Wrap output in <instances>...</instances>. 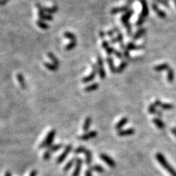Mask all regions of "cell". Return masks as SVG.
<instances>
[{"instance_id":"obj_28","label":"cell","mask_w":176,"mask_h":176,"mask_svg":"<svg viewBox=\"0 0 176 176\" xmlns=\"http://www.w3.org/2000/svg\"><path fill=\"white\" fill-rule=\"evenodd\" d=\"M126 66H127V63H125V62H123V63H122L121 65H120L118 68H117V72H118V73L122 72V71L124 70Z\"/></svg>"},{"instance_id":"obj_23","label":"cell","mask_w":176,"mask_h":176,"mask_svg":"<svg viewBox=\"0 0 176 176\" xmlns=\"http://www.w3.org/2000/svg\"><path fill=\"white\" fill-rule=\"evenodd\" d=\"M98 88V84H93V85H92L90 86H88L85 89V90L86 92H92V91H94L95 90H97Z\"/></svg>"},{"instance_id":"obj_5","label":"cell","mask_w":176,"mask_h":176,"mask_svg":"<svg viewBox=\"0 0 176 176\" xmlns=\"http://www.w3.org/2000/svg\"><path fill=\"white\" fill-rule=\"evenodd\" d=\"M100 158L104 162L106 163L109 166H110V167H112V168L115 167V166H116L115 162L111 158V157L109 156L108 155L105 154V153H101Z\"/></svg>"},{"instance_id":"obj_10","label":"cell","mask_w":176,"mask_h":176,"mask_svg":"<svg viewBox=\"0 0 176 176\" xmlns=\"http://www.w3.org/2000/svg\"><path fill=\"white\" fill-rule=\"evenodd\" d=\"M169 68H170L169 64H168V63H162V64H160V65H158L153 68L154 71H156V72H162V71L168 70Z\"/></svg>"},{"instance_id":"obj_26","label":"cell","mask_w":176,"mask_h":176,"mask_svg":"<svg viewBox=\"0 0 176 176\" xmlns=\"http://www.w3.org/2000/svg\"><path fill=\"white\" fill-rule=\"evenodd\" d=\"M128 6H125L122 7H119V8H115L112 10V13H121L124 12L128 10Z\"/></svg>"},{"instance_id":"obj_27","label":"cell","mask_w":176,"mask_h":176,"mask_svg":"<svg viewBox=\"0 0 176 176\" xmlns=\"http://www.w3.org/2000/svg\"><path fill=\"white\" fill-rule=\"evenodd\" d=\"M17 78H18V81H19V83H20L21 87L23 88V89H25V88H26V85H25V83H24V78L22 77L21 75H18Z\"/></svg>"},{"instance_id":"obj_7","label":"cell","mask_w":176,"mask_h":176,"mask_svg":"<svg viewBox=\"0 0 176 176\" xmlns=\"http://www.w3.org/2000/svg\"><path fill=\"white\" fill-rule=\"evenodd\" d=\"M82 163H83V161H82V159L76 158V166H75L74 171L72 174V176H78V175H79V173H80V170H81L82 166Z\"/></svg>"},{"instance_id":"obj_21","label":"cell","mask_w":176,"mask_h":176,"mask_svg":"<svg viewBox=\"0 0 176 176\" xmlns=\"http://www.w3.org/2000/svg\"><path fill=\"white\" fill-rule=\"evenodd\" d=\"M142 48H144V46H136V45L132 44V43H130V44H128V46H127V49H128V51H130V50L142 49Z\"/></svg>"},{"instance_id":"obj_18","label":"cell","mask_w":176,"mask_h":176,"mask_svg":"<svg viewBox=\"0 0 176 176\" xmlns=\"http://www.w3.org/2000/svg\"><path fill=\"white\" fill-rule=\"evenodd\" d=\"M62 147H63V145L62 144H57V145H52L50 146V147H48L47 151L48 152L50 153H53V152H55V151H59V149L62 148Z\"/></svg>"},{"instance_id":"obj_20","label":"cell","mask_w":176,"mask_h":176,"mask_svg":"<svg viewBox=\"0 0 176 176\" xmlns=\"http://www.w3.org/2000/svg\"><path fill=\"white\" fill-rule=\"evenodd\" d=\"M76 158H73L71 159L69 162L67 163V164H65V166H64V168H63V170H64V172H68L69 170L71 169V167H72L73 165H74V162H76Z\"/></svg>"},{"instance_id":"obj_34","label":"cell","mask_w":176,"mask_h":176,"mask_svg":"<svg viewBox=\"0 0 176 176\" xmlns=\"http://www.w3.org/2000/svg\"><path fill=\"white\" fill-rule=\"evenodd\" d=\"M171 132L174 134V135L176 136V128H173L171 129Z\"/></svg>"},{"instance_id":"obj_24","label":"cell","mask_w":176,"mask_h":176,"mask_svg":"<svg viewBox=\"0 0 176 176\" xmlns=\"http://www.w3.org/2000/svg\"><path fill=\"white\" fill-rule=\"evenodd\" d=\"M148 111H149L150 114H153V115H154V114H157L158 111H156V106L155 105L154 103H153V104H151V105L149 106Z\"/></svg>"},{"instance_id":"obj_16","label":"cell","mask_w":176,"mask_h":176,"mask_svg":"<svg viewBox=\"0 0 176 176\" xmlns=\"http://www.w3.org/2000/svg\"><path fill=\"white\" fill-rule=\"evenodd\" d=\"M145 33H146V29H145V28H141V29H140L139 30L135 33L134 36L133 37V40H138V39L140 38V37L143 36V35L145 34Z\"/></svg>"},{"instance_id":"obj_3","label":"cell","mask_w":176,"mask_h":176,"mask_svg":"<svg viewBox=\"0 0 176 176\" xmlns=\"http://www.w3.org/2000/svg\"><path fill=\"white\" fill-rule=\"evenodd\" d=\"M55 134H56V131L54 130V129H52V130L50 131V132L48 133L47 135H46L45 140L43 141L42 143L39 145V148H40V149L47 148V147L52 145V143H53V142H54V136H55Z\"/></svg>"},{"instance_id":"obj_30","label":"cell","mask_w":176,"mask_h":176,"mask_svg":"<svg viewBox=\"0 0 176 176\" xmlns=\"http://www.w3.org/2000/svg\"><path fill=\"white\" fill-rule=\"evenodd\" d=\"M50 157H51V153L46 151L44 154V159L45 161H48L50 159Z\"/></svg>"},{"instance_id":"obj_11","label":"cell","mask_w":176,"mask_h":176,"mask_svg":"<svg viewBox=\"0 0 176 176\" xmlns=\"http://www.w3.org/2000/svg\"><path fill=\"white\" fill-rule=\"evenodd\" d=\"M84 154L85 155V163L87 166H90V164L93 161V156H92V153L89 150H85L84 152Z\"/></svg>"},{"instance_id":"obj_15","label":"cell","mask_w":176,"mask_h":176,"mask_svg":"<svg viewBox=\"0 0 176 176\" xmlns=\"http://www.w3.org/2000/svg\"><path fill=\"white\" fill-rule=\"evenodd\" d=\"M91 123H92V118L91 117H86L85 123H84L83 125V130L84 132H87L88 130L90 129V127L91 125Z\"/></svg>"},{"instance_id":"obj_31","label":"cell","mask_w":176,"mask_h":176,"mask_svg":"<svg viewBox=\"0 0 176 176\" xmlns=\"http://www.w3.org/2000/svg\"><path fill=\"white\" fill-rule=\"evenodd\" d=\"M92 170H90V169H88L87 171L85 172V176H93L92 175Z\"/></svg>"},{"instance_id":"obj_14","label":"cell","mask_w":176,"mask_h":176,"mask_svg":"<svg viewBox=\"0 0 176 176\" xmlns=\"http://www.w3.org/2000/svg\"><path fill=\"white\" fill-rule=\"evenodd\" d=\"M153 123H154V124L156 125L159 128L164 129V128H165V124H164V122H163L162 120H161L160 118H158V117H155V118H153Z\"/></svg>"},{"instance_id":"obj_36","label":"cell","mask_w":176,"mask_h":176,"mask_svg":"<svg viewBox=\"0 0 176 176\" xmlns=\"http://www.w3.org/2000/svg\"><path fill=\"white\" fill-rule=\"evenodd\" d=\"M174 1V2H175V5H176V0H173Z\"/></svg>"},{"instance_id":"obj_37","label":"cell","mask_w":176,"mask_h":176,"mask_svg":"<svg viewBox=\"0 0 176 176\" xmlns=\"http://www.w3.org/2000/svg\"><path fill=\"white\" fill-rule=\"evenodd\" d=\"M166 1H167V0H166Z\"/></svg>"},{"instance_id":"obj_8","label":"cell","mask_w":176,"mask_h":176,"mask_svg":"<svg viewBox=\"0 0 176 176\" xmlns=\"http://www.w3.org/2000/svg\"><path fill=\"white\" fill-rule=\"evenodd\" d=\"M151 6H152L153 10H154L155 12H156V13L158 15L159 17H160L161 18H166V13L161 10V9H159V6L156 5V3H155V2L152 3Z\"/></svg>"},{"instance_id":"obj_1","label":"cell","mask_w":176,"mask_h":176,"mask_svg":"<svg viewBox=\"0 0 176 176\" xmlns=\"http://www.w3.org/2000/svg\"><path fill=\"white\" fill-rule=\"evenodd\" d=\"M156 160L160 163L161 165H162L164 169L166 170V171H167L170 175L172 176H176V170L167 162L165 157L163 156L162 153H157L156 155Z\"/></svg>"},{"instance_id":"obj_6","label":"cell","mask_w":176,"mask_h":176,"mask_svg":"<svg viewBox=\"0 0 176 176\" xmlns=\"http://www.w3.org/2000/svg\"><path fill=\"white\" fill-rule=\"evenodd\" d=\"M97 132L95 131H92V132H89L85 133L83 135H81L78 136V139L80 140H83V141H86V140H89L90 139H93V138L96 137L97 136Z\"/></svg>"},{"instance_id":"obj_13","label":"cell","mask_w":176,"mask_h":176,"mask_svg":"<svg viewBox=\"0 0 176 176\" xmlns=\"http://www.w3.org/2000/svg\"><path fill=\"white\" fill-rule=\"evenodd\" d=\"M133 14H134V10H130L129 11H128V12L125 13V14L123 15V17H122V19H121L122 20L123 24L128 23V20L130 19L131 16H132Z\"/></svg>"},{"instance_id":"obj_32","label":"cell","mask_w":176,"mask_h":176,"mask_svg":"<svg viewBox=\"0 0 176 176\" xmlns=\"http://www.w3.org/2000/svg\"><path fill=\"white\" fill-rule=\"evenodd\" d=\"M154 104L156 106V107H157V106H159V107H160L161 104H162V102H161L160 100H159V99H157L156 101L154 102Z\"/></svg>"},{"instance_id":"obj_25","label":"cell","mask_w":176,"mask_h":176,"mask_svg":"<svg viewBox=\"0 0 176 176\" xmlns=\"http://www.w3.org/2000/svg\"><path fill=\"white\" fill-rule=\"evenodd\" d=\"M160 107L163 109L170 110V109H173L174 108V106H173V104H163V103H162Z\"/></svg>"},{"instance_id":"obj_9","label":"cell","mask_w":176,"mask_h":176,"mask_svg":"<svg viewBox=\"0 0 176 176\" xmlns=\"http://www.w3.org/2000/svg\"><path fill=\"white\" fill-rule=\"evenodd\" d=\"M135 133V130L133 128L125 129V130H121L118 131V136H132Z\"/></svg>"},{"instance_id":"obj_29","label":"cell","mask_w":176,"mask_h":176,"mask_svg":"<svg viewBox=\"0 0 176 176\" xmlns=\"http://www.w3.org/2000/svg\"><path fill=\"white\" fill-rule=\"evenodd\" d=\"M154 1L159 4H162V5H164L166 7H169V3H168L166 0H154Z\"/></svg>"},{"instance_id":"obj_12","label":"cell","mask_w":176,"mask_h":176,"mask_svg":"<svg viewBox=\"0 0 176 176\" xmlns=\"http://www.w3.org/2000/svg\"><path fill=\"white\" fill-rule=\"evenodd\" d=\"M128 119L127 118V117H123V118L121 119V121H120L119 122L117 123V124H116V125H115L116 130H117V131L122 130L123 126L126 125V123H128Z\"/></svg>"},{"instance_id":"obj_35","label":"cell","mask_w":176,"mask_h":176,"mask_svg":"<svg viewBox=\"0 0 176 176\" xmlns=\"http://www.w3.org/2000/svg\"><path fill=\"white\" fill-rule=\"evenodd\" d=\"M5 176H11V173H10V171H7V172H5Z\"/></svg>"},{"instance_id":"obj_17","label":"cell","mask_w":176,"mask_h":176,"mask_svg":"<svg viewBox=\"0 0 176 176\" xmlns=\"http://www.w3.org/2000/svg\"><path fill=\"white\" fill-rule=\"evenodd\" d=\"M89 169L92 170V171L97 172V173H102L104 172V169L103 168V166H101V165H98V164H95V165H93V166H90Z\"/></svg>"},{"instance_id":"obj_33","label":"cell","mask_w":176,"mask_h":176,"mask_svg":"<svg viewBox=\"0 0 176 176\" xmlns=\"http://www.w3.org/2000/svg\"><path fill=\"white\" fill-rule=\"evenodd\" d=\"M37 170H34L31 172L30 174H29V176H37Z\"/></svg>"},{"instance_id":"obj_19","label":"cell","mask_w":176,"mask_h":176,"mask_svg":"<svg viewBox=\"0 0 176 176\" xmlns=\"http://www.w3.org/2000/svg\"><path fill=\"white\" fill-rule=\"evenodd\" d=\"M174 78H175V74H174L173 69L170 68L167 70V81L170 83H172L174 81Z\"/></svg>"},{"instance_id":"obj_22","label":"cell","mask_w":176,"mask_h":176,"mask_svg":"<svg viewBox=\"0 0 176 176\" xmlns=\"http://www.w3.org/2000/svg\"><path fill=\"white\" fill-rule=\"evenodd\" d=\"M85 150H86V148L85 147H84V146L80 145L74 150V154H76V155L80 154V153H84V152L85 151Z\"/></svg>"},{"instance_id":"obj_4","label":"cell","mask_w":176,"mask_h":176,"mask_svg":"<svg viewBox=\"0 0 176 176\" xmlns=\"http://www.w3.org/2000/svg\"><path fill=\"white\" fill-rule=\"evenodd\" d=\"M73 146L72 145H68L65 147V150L63 151V152L62 153V154L58 157L57 159V164H60L66 159V157L68 156V155L71 153V151H72Z\"/></svg>"},{"instance_id":"obj_2","label":"cell","mask_w":176,"mask_h":176,"mask_svg":"<svg viewBox=\"0 0 176 176\" xmlns=\"http://www.w3.org/2000/svg\"><path fill=\"white\" fill-rule=\"evenodd\" d=\"M142 5V13L140 14L139 18H138L137 21H136V26L140 27L142 25V24L145 21V18L148 16L149 13V9L147 2L146 0H139Z\"/></svg>"}]
</instances>
